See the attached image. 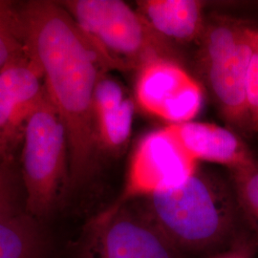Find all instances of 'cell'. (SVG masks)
<instances>
[{"label": "cell", "mask_w": 258, "mask_h": 258, "mask_svg": "<svg viewBox=\"0 0 258 258\" xmlns=\"http://www.w3.org/2000/svg\"><path fill=\"white\" fill-rule=\"evenodd\" d=\"M19 6L28 50L40 66L45 89L64 123L69 187H77L98 166L94 92L100 77L112 68L58 1L30 0Z\"/></svg>", "instance_id": "obj_1"}, {"label": "cell", "mask_w": 258, "mask_h": 258, "mask_svg": "<svg viewBox=\"0 0 258 258\" xmlns=\"http://www.w3.org/2000/svg\"><path fill=\"white\" fill-rule=\"evenodd\" d=\"M138 201L179 251L199 252L220 246L235 232L242 215L234 190L198 168L182 184Z\"/></svg>", "instance_id": "obj_2"}, {"label": "cell", "mask_w": 258, "mask_h": 258, "mask_svg": "<svg viewBox=\"0 0 258 258\" xmlns=\"http://www.w3.org/2000/svg\"><path fill=\"white\" fill-rule=\"evenodd\" d=\"M58 2L102 52L112 70L136 73L158 59L182 63L175 44L158 34L137 10L123 1Z\"/></svg>", "instance_id": "obj_3"}, {"label": "cell", "mask_w": 258, "mask_h": 258, "mask_svg": "<svg viewBox=\"0 0 258 258\" xmlns=\"http://www.w3.org/2000/svg\"><path fill=\"white\" fill-rule=\"evenodd\" d=\"M22 135L26 211L44 216L69 187L67 132L46 89L28 117Z\"/></svg>", "instance_id": "obj_4"}, {"label": "cell", "mask_w": 258, "mask_h": 258, "mask_svg": "<svg viewBox=\"0 0 258 258\" xmlns=\"http://www.w3.org/2000/svg\"><path fill=\"white\" fill-rule=\"evenodd\" d=\"M179 250L134 201L114 203L91 219L83 258H177Z\"/></svg>", "instance_id": "obj_5"}, {"label": "cell", "mask_w": 258, "mask_h": 258, "mask_svg": "<svg viewBox=\"0 0 258 258\" xmlns=\"http://www.w3.org/2000/svg\"><path fill=\"white\" fill-rule=\"evenodd\" d=\"M196 169L197 161L166 126L152 130L133 149L123 190L115 203H127L171 188L182 184Z\"/></svg>", "instance_id": "obj_6"}, {"label": "cell", "mask_w": 258, "mask_h": 258, "mask_svg": "<svg viewBox=\"0 0 258 258\" xmlns=\"http://www.w3.org/2000/svg\"><path fill=\"white\" fill-rule=\"evenodd\" d=\"M135 103L169 124L191 121L203 106L202 86L182 63L158 59L136 72Z\"/></svg>", "instance_id": "obj_7"}, {"label": "cell", "mask_w": 258, "mask_h": 258, "mask_svg": "<svg viewBox=\"0 0 258 258\" xmlns=\"http://www.w3.org/2000/svg\"><path fill=\"white\" fill-rule=\"evenodd\" d=\"M253 27L238 44L199 69L223 118L235 132L251 133L246 102V83L255 50Z\"/></svg>", "instance_id": "obj_8"}, {"label": "cell", "mask_w": 258, "mask_h": 258, "mask_svg": "<svg viewBox=\"0 0 258 258\" xmlns=\"http://www.w3.org/2000/svg\"><path fill=\"white\" fill-rule=\"evenodd\" d=\"M44 92L43 72L29 50L0 70V144L8 152Z\"/></svg>", "instance_id": "obj_9"}, {"label": "cell", "mask_w": 258, "mask_h": 258, "mask_svg": "<svg viewBox=\"0 0 258 258\" xmlns=\"http://www.w3.org/2000/svg\"><path fill=\"white\" fill-rule=\"evenodd\" d=\"M166 127L197 162L226 166L231 173L258 167L257 158L232 129L194 120Z\"/></svg>", "instance_id": "obj_10"}, {"label": "cell", "mask_w": 258, "mask_h": 258, "mask_svg": "<svg viewBox=\"0 0 258 258\" xmlns=\"http://www.w3.org/2000/svg\"><path fill=\"white\" fill-rule=\"evenodd\" d=\"M206 3L199 0H140L136 10L172 43H190L202 37Z\"/></svg>", "instance_id": "obj_11"}, {"label": "cell", "mask_w": 258, "mask_h": 258, "mask_svg": "<svg viewBox=\"0 0 258 258\" xmlns=\"http://www.w3.org/2000/svg\"><path fill=\"white\" fill-rule=\"evenodd\" d=\"M136 103L127 97L123 102L94 112L97 141L100 153L118 155L128 145Z\"/></svg>", "instance_id": "obj_12"}, {"label": "cell", "mask_w": 258, "mask_h": 258, "mask_svg": "<svg viewBox=\"0 0 258 258\" xmlns=\"http://www.w3.org/2000/svg\"><path fill=\"white\" fill-rule=\"evenodd\" d=\"M37 257V236L30 221L19 215L0 219V258Z\"/></svg>", "instance_id": "obj_13"}, {"label": "cell", "mask_w": 258, "mask_h": 258, "mask_svg": "<svg viewBox=\"0 0 258 258\" xmlns=\"http://www.w3.org/2000/svg\"><path fill=\"white\" fill-rule=\"evenodd\" d=\"M27 52L19 4L0 0V70Z\"/></svg>", "instance_id": "obj_14"}, {"label": "cell", "mask_w": 258, "mask_h": 258, "mask_svg": "<svg viewBox=\"0 0 258 258\" xmlns=\"http://www.w3.org/2000/svg\"><path fill=\"white\" fill-rule=\"evenodd\" d=\"M231 174L240 211L254 232L258 243V167Z\"/></svg>", "instance_id": "obj_15"}, {"label": "cell", "mask_w": 258, "mask_h": 258, "mask_svg": "<svg viewBox=\"0 0 258 258\" xmlns=\"http://www.w3.org/2000/svg\"><path fill=\"white\" fill-rule=\"evenodd\" d=\"M17 194L12 171L5 161L0 164V219L17 216Z\"/></svg>", "instance_id": "obj_16"}, {"label": "cell", "mask_w": 258, "mask_h": 258, "mask_svg": "<svg viewBox=\"0 0 258 258\" xmlns=\"http://www.w3.org/2000/svg\"><path fill=\"white\" fill-rule=\"evenodd\" d=\"M246 102L251 133L258 134V54L255 50L247 76Z\"/></svg>", "instance_id": "obj_17"}, {"label": "cell", "mask_w": 258, "mask_h": 258, "mask_svg": "<svg viewBox=\"0 0 258 258\" xmlns=\"http://www.w3.org/2000/svg\"><path fill=\"white\" fill-rule=\"evenodd\" d=\"M257 247L255 238L248 235H240L231 241V245L227 249L216 253L212 258H254Z\"/></svg>", "instance_id": "obj_18"}, {"label": "cell", "mask_w": 258, "mask_h": 258, "mask_svg": "<svg viewBox=\"0 0 258 258\" xmlns=\"http://www.w3.org/2000/svg\"><path fill=\"white\" fill-rule=\"evenodd\" d=\"M8 153H9L8 150L0 144V164L7 161Z\"/></svg>", "instance_id": "obj_19"}, {"label": "cell", "mask_w": 258, "mask_h": 258, "mask_svg": "<svg viewBox=\"0 0 258 258\" xmlns=\"http://www.w3.org/2000/svg\"><path fill=\"white\" fill-rule=\"evenodd\" d=\"M255 51L258 54V29L256 31V35H255Z\"/></svg>", "instance_id": "obj_20"}]
</instances>
